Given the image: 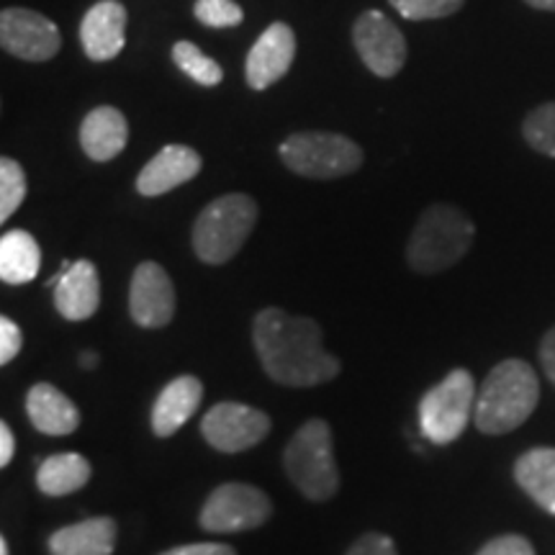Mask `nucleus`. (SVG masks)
Returning a JSON list of instances; mask_svg holds the SVG:
<instances>
[{"label": "nucleus", "mask_w": 555, "mask_h": 555, "mask_svg": "<svg viewBox=\"0 0 555 555\" xmlns=\"http://www.w3.org/2000/svg\"><path fill=\"white\" fill-rule=\"evenodd\" d=\"M388 3L406 21H435L453 16L466 5V0H388Z\"/></svg>", "instance_id": "nucleus-27"}, {"label": "nucleus", "mask_w": 555, "mask_h": 555, "mask_svg": "<svg viewBox=\"0 0 555 555\" xmlns=\"http://www.w3.org/2000/svg\"><path fill=\"white\" fill-rule=\"evenodd\" d=\"M201 399H204V384L196 376L172 378L152 406V433L157 437L176 435L196 414Z\"/></svg>", "instance_id": "nucleus-20"}, {"label": "nucleus", "mask_w": 555, "mask_h": 555, "mask_svg": "<svg viewBox=\"0 0 555 555\" xmlns=\"http://www.w3.org/2000/svg\"><path fill=\"white\" fill-rule=\"evenodd\" d=\"M50 288H54V309L67 322H86L101 307L99 268L90 260L65 262Z\"/></svg>", "instance_id": "nucleus-15"}, {"label": "nucleus", "mask_w": 555, "mask_h": 555, "mask_svg": "<svg viewBox=\"0 0 555 555\" xmlns=\"http://www.w3.org/2000/svg\"><path fill=\"white\" fill-rule=\"evenodd\" d=\"M26 414H29L31 425L37 433L50 437L73 435L80 427V409L75 401L65 397L57 386L34 384L26 393Z\"/></svg>", "instance_id": "nucleus-17"}, {"label": "nucleus", "mask_w": 555, "mask_h": 555, "mask_svg": "<svg viewBox=\"0 0 555 555\" xmlns=\"http://www.w3.org/2000/svg\"><path fill=\"white\" fill-rule=\"evenodd\" d=\"M129 11L119 0H101L80 21V44L88 60L111 62L127 47Z\"/></svg>", "instance_id": "nucleus-14"}, {"label": "nucleus", "mask_w": 555, "mask_h": 555, "mask_svg": "<svg viewBox=\"0 0 555 555\" xmlns=\"http://www.w3.org/2000/svg\"><path fill=\"white\" fill-rule=\"evenodd\" d=\"M24 347V335L21 327L11 317H0V363L9 365Z\"/></svg>", "instance_id": "nucleus-31"}, {"label": "nucleus", "mask_w": 555, "mask_h": 555, "mask_svg": "<svg viewBox=\"0 0 555 555\" xmlns=\"http://www.w3.org/2000/svg\"><path fill=\"white\" fill-rule=\"evenodd\" d=\"M260 208L247 193H227L204 206L191 232L193 253L206 266H224L245 247Z\"/></svg>", "instance_id": "nucleus-4"}, {"label": "nucleus", "mask_w": 555, "mask_h": 555, "mask_svg": "<svg viewBox=\"0 0 555 555\" xmlns=\"http://www.w3.org/2000/svg\"><path fill=\"white\" fill-rule=\"evenodd\" d=\"M283 468L291 483L309 502L324 504L339 491V470L335 463V440L332 427L324 420H309L298 427L283 450Z\"/></svg>", "instance_id": "nucleus-5"}, {"label": "nucleus", "mask_w": 555, "mask_h": 555, "mask_svg": "<svg viewBox=\"0 0 555 555\" xmlns=\"http://www.w3.org/2000/svg\"><path fill=\"white\" fill-rule=\"evenodd\" d=\"M41 268L39 242L26 229H11L0 237V281L24 286L37 278Z\"/></svg>", "instance_id": "nucleus-22"}, {"label": "nucleus", "mask_w": 555, "mask_h": 555, "mask_svg": "<svg viewBox=\"0 0 555 555\" xmlns=\"http://www.w3.org/2000/svg\"><path fill=\"white\" fill-rule=\"evenodd\" d=\"M0 47L24 62H50L62 50V34L52 18L31 9H3Z\"/></svg>", "instance_id": "nucleus-10"}, {"label": "nucleus", "mask_w": 555, "mask_h": 555, "mask_svg": "<svg viewBox=\"0 0 555 555\" xmlns=\"http://www.w3.org/2000/svg\"><path fill=\"white\" fill-rule=\"evenodd\" d=\"M16 453V437H13L9 422H0V466H11Z\"/></svg>", "instance_id": "nucleus-34"}, {"label": "nucleus", "mask_w": 555, "mask_h": 555, "mask_svg": "<svg viewBox=\"0 0 555 555\" xmlns=\"http://www.w3.org/2000/svg\"><path fill=\"white\" fill-rule=\"evenodd\" d=\"M159 555H237V551L227 543H189L170 547Z\"/></svg>", "instance_id": "nucleus-32"}, {"label": "nucleus", "mask_w": 555, "mask_h": 555, "mask_svg": "<svg viewBox=\"0 0 555 555\" xmlns=\"http://www.w3.org/2000/svg\"><path fill=\"white\" fill-rule=\"evenodd\" d=\"M476 555H535V547L522 535H499L491 538Z\"/></svg>", "instance_id": "nucleus-29"}, {"label": "nucleus", "mask_w": 555, "mask_h": 555, "mask_svg": "<svg viewBox=\"0 0 555 555\" xmlns=\"http://www.w3.org/2000/svg\"><path fill=\"white\" fill-rule=\"evenodd\" d=\"M476 380L466 367L450 371L420 399V429L433 446H450L466 433L476 409Z\"/></svg>", "instance_id": "nucleus-7"}, {"label": "nucleus", "mask_w": 555, "mask_h": 555, "mask_svg": "<svg viewBox=\"0 0 555 555\" xmlns=\"http://www.w3.org/2000/svg\"><path fill=\"white\" fill-rule=\"evenodd\" d=\"M540 365H543L545 376L555 386V327H551L540 339Z\"/></svg>", "instance_id": "nucleus-33"}, {"label": "nucleus", "mask_w": 555, "mask_h": 555, "mask_svg": "<svg viewBox=\"0 0 555 555\" xmlns=\"http://www.w3.org/2000/svg\"><path fill=\"white\" fill-rule=\"evenodd\" d=\"M93 468H90L88 457L80 453H57L41 461L37 468V486L44 496L60 499L80 491L90 481Z\"/></svg>", "instance_id": "nucleus-23"}, {"label": "nucleus", "mask_w": 555, "mask_h": 555, "mask_svg": "<svg viewBox=\"0 0 555 555\" xmlns=\"http://www.w3.org/2000/svg\"><path fill=\"white\" fill-rule=\"evenodd\" d=\"M273 517V502L266 491L253 483H221L208 494L198 512V525L211 535L258 530Z\"/></svg>", "instance_id": "nucleus-8"}, {"label": "nucleus", "mask_w": 555, "mask_h": 555, "mask_svg": "<svg viewBox=\"0 0 555 555\" xmlns=\"http://www.w3.org/2000/svg\"><path fill=\"white\" fill-rule=\"evenodd\" d=\"M515 481L547 515H555V448H532L517 457Z\"/></svg>", "instance_id": "nucleus-21"}, {"label": "nucleus", "mask_w": 555, "mask_h": 555, "mask_svg": "<svg viewBox=\"0 0 555 555\" xmlns=\"http://www.w3.org/2000/svg\"><path fill=\"white\" fill-rule=\"evenodd\" d=\"M352 44L363 65L378 78H393L406 62V39L386 13L365 11L352 24Z\"/></svg>", "instance_id": "nucleus-11"}, {"label": "nucleus", "mask_w": 555, "mask_h": 555, "mask_svg": "<svg viewBox=\"0 0 555 555\" xmlns=\"http://www.w3.org/2000/svg\"><path fill=\"white\" fill-rule=\"evenodd\" d=\"M80 367L82 371H95V367H99V352H90V350L82 352Z\"/></svg>", "instance_id": "nucleus-35"}, {"label": "nucleus", "mask_w": 555, "mask_h": 555, "mask_svg": "<svg viewBox=\"0 0 555 555\" xmlns=\"http://www.w3.org/2000/svg\"><path fill=\"white\" fill-rule=\"evenodd\" d=\"M253 345L270 380L291 388L330 384L343 363L324 347V332L309 317L268 307L253 319Z\"/></svg>", "instance_id": "nucleus-1"}, {"label": "nucleus", "mask_w": 555, "mask_h": 555, "mask_svg": "<svg viewBox=\"0 0 555 555\" xmlns=\"http://www.w3.org/2000/svg\"><path fill=\"white\" fill-rule=\"evenodd\" d=\"M476 224L463 208L433 204L420 214L406 242V262L414 273L435 275L453 268L468 255Z\"/></svg>", "instance_id": "nucleus-3"}, {"label": "nucleus", "mask_w": 555, "mask_h": 555, "mask_svg": "<svg viewBox=\"0 0 555 555\" xmlns=\"http://www.w3.org/2000/svg\"><path fill=\"white\" fill-rule=\"evenodd\" d=\"M270 416L262 409L240 404V401H219L201 420V435L214 450L224 455L245 453L260 446L270 435Z\"/></svg>", "instance_id": "nucleus-9"}, {"label": "nucleus", "mask_w": 555, "mask_h": 555, "mask_svg": "<svg viewBox=\"0 0 555 555\" xmlns=\"http://www.w3.org/2000/svg\"><path fill=\"white\" fill-rule=\"evenodd\" d=\"M540 401V378L535 367L519 358L502 360L491 367L476 393L474 422L483 435L515 433L530 420Z\"/></svg>", "instance_id": "nucleus-2"}, {"label": "nucleus", "mask_w": 555, "mask_h": 555, "mask_svg": "<svg viewBox=\"0 0 555 555\" xmlns=\"http://www.w3.org/2000/svg\"><path fill=\"white\" fill-rule=\"evenodd\" d=\"M129 142V121L119 108L99 106L80 124V147L93 163H111Z\"/></svg>", "instance_id": "nucleus-19"}, {"label": "nucleus", "mask_w": 555, "mask_h": 555, "mask_svg": "<svg viewBox=\"0 0 555 555\" xmlns=\"http://www.w3.org/2000/svg\"><path fill=\"white\" fill-rule=\"evenodd\" d=\"M345 555H399L393 540L384 532H365L347 547Z\"/></svg>", "instance_id": "nucleus-30"}, {"label": "nucleus", "mask_w": 555, "mask_h": 555, "mask_svg": "<svg viewBox=\"0 0 555 555\" xmlns=\"http://www.w3.org/2000/svg\"><path fill=\"white\" fill-rule=\"evenodd\" d=\"M522 137L532 150L545 157H555V101L540 103L527 114Z\"/></svg>", "instance_id": "nucleus-25"}, {"label": "nucleus", "mask_w": 555, "mask_h": 555, "mask_svg": "<svg viewBox=\"0 0 555 555\" xmlns=\"http://www.w3.org/2000/svg\"><path fill=\"white\" fill-rule=\"evenodd\" d=\"M193 16L208 29H232L245 21V11L234 0H196Z\"/></svg>", "instance_id": "nucleus-28"}, {"label": "nucleus", "mask_w": 555, "mask_h": 555, "mask_svg": "<svg viewBox=\"0 0 555 555\" xmlns=\"http://www.w3.org/2000/svg\"><path fill=\"white\" fill-rule=\"evenodd\" d=\"M172 62H176L180 73H185L193 82H198L204 88H217L224 80V69H221L219 62L206 57L193 41H176V47H172Z\"/></svg>", "instance_id": "nucleus-24"}, {"label": "nucleus", "mask_w": 555, "mask_h": 555, "mask_svg": "<svg viewBox=\"0 0 555 555\" xmlns=\"http://www.w3.org/2000/svg\"><path fill=\"white\" fill-rule=\"evenodd\" d=\"M26 191H29V185H26L24 168L13 157L0 159V221L3 224L24 204Z\"/></svg>", "instance_id": "nucleus-26"}, {"label": "nucleus", "mask_w": 555, "mask_h": 555, "mask_svg": "<svg viewBox=\"0 0 555 555\" xmlns=\"http://www.w3.org/2000/svg\"><path fill=\"white\" fill-rule=\"evenodd\" d=\"M296 57V34L288 24L275 21L249 50L245 60V78L253 90H268L273 82L286 78Z\"/></svg>", "instance_id": "nucleus-13"}, {"label": "nucleus", "mask_w": 555, "mask_h": 555, "mask_svg": "<svg viewBox=\"0 0 555 555\" xmlns=\"http://www.w3.org/2000/svg\"><path fill=\"white\" fill-rule=\"evenodd\" d=\"M116 535L119 527L114 517H88L54 530L47 540V551L50 555H114Z\"/></svg>", "instance_id": "nucleus-18"}, {"label": "nucleus", "mask_w": 555, "mask_h": 555, "mask_svg": "<svg viewBox=\"0 0 555 555\" xmlns=\"http://www.w3.org/2000/svg\"><path fill=\"white\" fill-rule=\"evenodd\" d=\"M204 159L189 144H168L139 170L137 193L144 198H157L180 189L201 172Z\"/></svg>", "instance_id": "nucleus-16"}, {"label": "nucleus", "mask_w": 555, "mask_h": 555, "mask_svg": "<svg viewBox=\"0 0 555 555\" xmlns=\"http://www.w3.org/2000/svg\"><path fill=\"white\" fill-rule=\"evenodd\" d=\"M0 555H11V551H9V540H5V538H0Z\"/></svg>", "instance_id": "nucleus-37"}, {"label": "nucleus", "mask_w": 555, "mask_h": 555, "mask_svg": "<svg viewBox=\"0 0 555 555\" xmlns=\"http://www.w3.org/2000/svg\"><path fill=\"white\" fill-rule=\"evenodd\" d=\"M278 152L291 172L311 180L352 176L365 159L358 142L335 131H298L283 139Z\"/></svg>", "instance_id": "nucleus-6"}, {"label": "nucleus", "mask_w": 555, "mask_h": 555, "mask_svg": "<svg viewBox=\"0 0 555 555\" xmlns=\"http://www.w3.org/2000/svg\"><path fill=\"white\" fill-rule=\"evenodd\" d=\"M530 9H538V11H553L555 13V0H525Z\"/></svg>", "instance_id": "nucleus-36"}, {"label": "nucleus", "mask_w": 555, "mask_h": 555, "mask_svg": "<svg viewBox=\"0 0 555 555\" xmlns=\"http://www.w3.org/2000/svg\"><path fill=\"white\" fill-rule=\"evenodd\" d=\"M176 286L168 270L155 260L139 262L129 283V314L139 327L159 330L168 327L176 317Z\"/></svg>", "instance_id": "nucleus-12"}]
</instances>
